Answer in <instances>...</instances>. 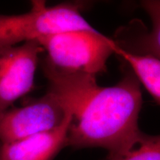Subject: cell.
<instances>
[{"mask_svg":"<svg viewBox=\"0 0 160 160\" xmlns=\"http://www.w3.org/2000/svg\"><path fill=\"white\" fill-rule=\"evenodd\" d=\"M77 30H96L82 17L79 5L63 3L48 7L45 1L36 0L28 13L0 14V48Z\"/></svg>","mask_w":160,"mask_h":160,"instance_id":"obj_3","label":"cell"},{"mask_svg":"<svg viewBox=\"0 0 160 160\" xmlns=\"http://www.w3.org/2000/svg\"><path fill=\"white\" fill-rule=\"evenodd\" d=\"M71 116L51 131L10 143L0 142V160H52L66 146Z\"/></svg>","mask_w":160,"mask_h":160,"instance_id":"obj_6","label":"cell"},{"mask_svg":"<svg viewBox=\"0 0 160 160\" xmlns=\"http://www.w3.org/2000/svg\"><path fill=\"white\" fill-rule=\"evenodd\" d=\"M48 92L71 116L66 146L102 148L110 152L131 147L144 133L139 127L142 97L140 84L128 71L117 85L101 87L96 77L42 63Z\"/></svg>","mask_w":160,"mask_h":160,"instance_id":"obj_1","label":"cell"},{"mask_svg":"<svg viewBox=\"0 0 160 160\" xmlns=\"http://www.w3.org/2000/svg\"><path fill=\"white\" fill-rule=\"evenodd\" d=\"M43 51L37 40L0 48V114L33 88L38 59Z\"/></svg>","mask_w":160,"mask_h":160,"instance_id":"obj_5","label":"cell"},{"mask_svg":"<svg viewBox=\"0 0 160 160\" xmlns=\"http://www.w3.org/2000/svg\"><path fill=\"white\" fill-rule=\"evenodd\" d=\"M105 160H160L159 136L143 133L131 147L110 152Z\"/></svg>","mask_w":160,"mask_h":160,"instance_id":"obj_8","label":"cell"},{"mask_svg":"<svg viewBox=\"0 0 160 160\" xmlns=\"http://www.w3.org/2000/svg\"><path fill=\"white\" fill-rule=\"evenodd\" d=\"M65 117L57 98L48 91L31 103L0 114V142H13L49 131L59 127Z\"/></svg>","mask_w":160,"mask_h":160,"instance_id":"obj_4","label":"cell"},{"mask_svg":"<svg viewBox=\"0 0 160 160\" xmlns=\"http://www.w3.org/2000/svg\"><path fill=\"white\" fill-rule=\"evenodd\" d=\"M37 41L48 52L45 59L55 68L95 77L106 71L116 45L113 39L97 30L65 31L43 36Z\"/></svg>","mask_w":160,"mask_h":160,"instance_id":"obj_2","label":"cell"},{"mask_svg":"<svg viewBox=\"0 0 160 160\" xmlns=\"http://www.w3.org/2000/svg\"><path fill=\"white\" fill-rule=\"evenodd\" d=\"M113 51L131 65L133 74L158 104L160 102V61L152 55L132 53L116 44Z\"/></svg>","mask_w":160,"mask_h":160,"instance_id":"obj_7","label":"cell"}]
</instances>
